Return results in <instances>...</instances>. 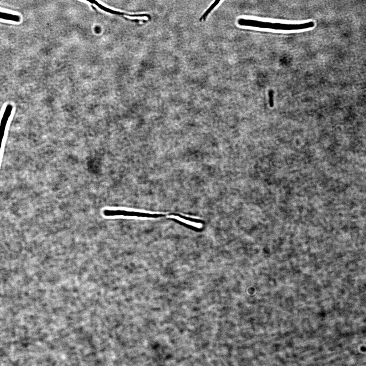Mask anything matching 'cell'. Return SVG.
Listing matches in <instances>:
<instances>
[{
	"label": "cell",
	"mask_w": 366,
	"mask_h": 366,
	"mask_svg": "<svg viewBox=\"0 0 366 366\" xmlns=\"http://www.w3.org/2000/svg\"><path fill=\"white\" fill-rule=\"evenodd\" d=\"M239 25L275 30L291 31L300 30L314 26L312 22L300 24H288L259 21L258 20L241 18L238 20Z\"/></svg>",
	"instance_id": "obj_1"
},
{
	"label": "cell",
	"mask_w": 366,
	"mask_h": 366,
	"mask_svg": "<svg viewBox=\"0 0 366 366\" xmlns=\"http://www.w3.org/2000/svg\"><path fill=\"white\" fill-rule=\"evenodd\" d=\"M106 216H125L146 218H157L164 216V214H150L137 211L122 210H105L104 212Z\"/></svg>",
	"instance_id": "obj_2"
},
{
	"label": "cell",
	"mask_w": 366,
	"mask_h": 366,
	"mask_svg": "<svg viewBox=\"0 0 366 366\" xmlns=\"http://www.w3.org/2000/svg\"><path fill=\"white\" fill-rule=\"evenodd\" d=\"M166 217H167L169 218L176 219L178 221L182 222L183 223H185L187 225H188L195 227H196L198 229H201L202 227V225L201 223H197L189 220H187L181 218L180 216H178L171 215L168 216H166Z\"/></svg>",
	"instance_id": "obj_3"
},
{
	"label": "cell",
	"mask_w": 366,
	"mask_h": 366,
	"mask_svg": "<svg viewBox=\"0 0 366 366\" xmlns=\"http://www.w3.org/2000/svg\"><path fill=\"white\" fill-rule=\"evenodd\" d=\"M0 18L15 22H19L21 20L18 15L8 13L0 11Z\"/></svg>",
	"instance_id": "obj_4"
},
{
	"label": "cell",
	"mask_w": 366,
	"mask_h": 366,
	"mask_svg": "<svg viewBox=\"0 0 366 366\" xmlns=\"http://www.w3.org/2000/svg\"><path fill=\"white\" fill-rule=\"evenodd\" d=\"M98 3L100 5H101V6H102L103 7H104L108 8V9H110L112 11L119 12V13H124L127 14H130V15H142V14H144V12H126V11H123V10H120L119 9H117V8H114V7H112L109 6L107 5L106 4L103 3Z\"/></svg>",
	"instance_id": "obj_5"
},
{
	"label": "cell",
	"mask_w": 366,
	"mask_h": 366,
	"mask_svg": "<svg viewBox=\"0 0 366 366\" xmlns=\"http://www.w3.org/2000/svg\"><path fill=\"white\" fill-rule=\"evenodd\" d=\"M220 1H216L212 4L211 5L208 9L205 12L201 17L199 19V21L201 22L202 20L205 21L207 17V16L211 13V12L212 11L214 8L218 5Z\"/></svg>",
	"instance_id": "obj_6"
},
{
	"label": "cell",
	"mask_w": 366,
	"mask_h": 366,
	"mask_svg": "<svg viewBox=\"0 0 366 366\" xmlns=\"http://www.w3.org/2000/svg\"><path fill=\"white\" fill-rule=\"evenodd\" d=\"M124 17L126 18L131 20H148V18L146 16H132L125 15Z\"/></svg>",
	"instance_id": "obj_7"
}]
</instances>
